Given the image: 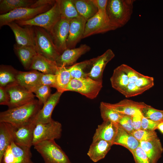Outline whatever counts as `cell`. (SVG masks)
<instances>
[{
    "instance_id": "6da1fadb",
    "label": "cell",
    "mask_w": 163,
    "mask_h": 163,
    "mask_svg": "<svg viewBox=\"0 0 163 163\" xmlns=\"http://www.w3.org/2000/svg\"><path fill=\"white\" fill-rule=\"evenodd\" d=\"M42 104L34 99L21 106L8 109L0 113V122L9 123L18 126L34 121Z\"/></svg>"
},
{
    "instance_id": "7a4b0ae2",
    "label": "cell",
    "mask_w": 163,
    "mask_h": 163,
    "mask_svg": "<svg viewBox=\"0 0 163 163\" xmlns=\"http://www.w3.org/2000/svg\"><path fill=\"white\" fill-rule=\"evenodd\" d=\"M134 0H109L106 13L109 23L116 29L125 25L133 12Z\"/></svg>"
},
{
    "instance_id": "3957f363",
    "label": "cell",
    "mask_w": 163,
    "mask_h": 163,
    "mask_svg": "<svg viewBox=\"0 0 163 163\" xmlns=\"http://www.w3.org/2000/svg\"><path fill=\"white\" fill-rule=\"evenodd\" d=\"M35 49L37 53L47 59L56 61L60 55L49 33L43 28L32 26Z\"/></svg>"
},
{
    "instance_id": "277c9868",
    "label": "cell",
    "mask_w": 163,
    "mask_h": 163,
    "mask_svg": "<svg viewBox=\"0 0 163 163\" xmlns=\"http://www.w3.org/2000/svg\"><path fill=\"white\" fill-rule=\"evenodd\" d=\"M61 18L59 6L56 0L52 7L48 11L37 15L32 19L14 22L21 26L40 27L49 32Z\"/></svg>"
},
{
    "instance_id": "5b68a950",
    "label": "cell",
    "mask_w": 163,
    "mask_h": 163,
    "mask_svg": "<svg viewBox=\"0 0 163 163\" xmlns=\"http://www.w3.org/2000/svg\"><path fill=\"white\" fill-rule=\"evenodd\" d=\"M45 163H71L68 156L55 140H46L34 146Z\"/></svg>"
},
{
    "instance_id": "8992f818",
    "label": "cell",
    "mask_w": 163,
    "mask_h": 163,
    "mask_svg": "<svg viewBox=\"0 0 163 163\" xmlns=\"http://www.w3.org/2000/svg\"><path fill=\"white\" fill-rule=\"evenodd\" d=\"M53 5H47L34 8H21L6 14H0V27H1L11 22L25 21L32 19L37 15L48 11Z\"/></svg>"
},
{
    "instance_id": "52a82bcc",
    "label": "cell",
    "mask_w": 163,
    "mask_h": 163,
    "mask_svg": "<svg viewBox=\"0 0 163 163\" xmlns=\"http://www.w3.org/2000/svg\"><path fill=\"white\" fill-rule=\"evenodd\" d=\"M102 87V82L87 77L79 79L72 78L66 91L77 92L88 98L94 99L97 96Z\"/></svg>"
},
{
    "instance_id": "ba28073f",
    "label": "cell",
    "mask_w": 163,
    "mask_h": 163,
    "mask_svg": "<svg viewBox=\"0 0 163 163\" xmlns=\"http://www.w3.org/2000/svg\"><path fill=\"white\" fill-rule=\"evenodd\" d=\"M62 131L61 123L53 120L47 123L37 124L34 131L32 145L44 141L59 139Z\"/></svg>"
},
{
    "instance_id": "9c48e42d",
    "label": "cell",
    "mask_w": 163,
    "mask_h": 163,
    "mask_svg": "<svg viewBox=\"0 0 163 163\" xmlns=\"http://www.w3.org/2000/svg\"><path fill=\"white\" fill-rule=\"evenodd\" d=\"M10 124L14 142L21 147L30 148L33 145L34 133L36 125L35 122L18 126Z\"/></svg>"
},
{
    "instance_id": "30bf717a",
    "label": "cell",
    "mask_w": 163,
    "mask_h": 163,
    "mask_svg": "<svg viewBox=\"0 0 163 163\" xmlns=\"http://www.w3.org/2000/svg\"><path fill=\"white\" fill-rule=\"evenodd\" d=\"M9 97V109L22 106L35 99V95L18 83L6 88Z\"/></svg>"
},
{
    "instance_id": "8fae6325",
    "label": "cell",
    "mask_w": 163,
    "mask_h": 163,
    "mask_svg": "<svg viewBox=\"0 0 163 163\" xmlns=\"http://www.w3.org/2000/svg\"><path fill=\"white\" fill-rule=\"evenodd\" d=\"M70 21V20L61 18L49 32L60 55L67 49L66 41L69 33Z\"/></svg>"
},
{
    "instance_id": "7c38bea8",
    "label": "cell",
    "mask_w": 163,
    "mask_h": 163,
    "mask_svg": "<svg viewBox=\"0 0 163 163\" xmlns=\"http://www.w3.org/2000/svg\"><path fill=\"white\" fill-rule=\"evenodd\" d=\"M30 149L19 146L12 141L6 149L0 163H27L31 160Z\"/></svg>"
},
{
    "instance_id": "4fadbf2b",
    "label": "cell",
    "mask_w": 163,
    "mask_h": 163,
    "mask_svg": "<svg viewBox=\"0 0 163 163\" xmlns=\"http://www.w3.org/2000/svg\"><path fill=\"white\" fill-rule=\"evenodd\" d=\"M115 30L109 23L108 19L98 11L95 15L87 21L82 39L92 35Z\"/></svg>"
},
{
    "instance_id": "5bb4252c",
    "label": "cell",
    "mask_w": 163,
    "mask_h": 163,
    "mask_svg": "<svg viewBox=\"0 0 163 163\" xmlns=\"http://www.w3.org/2000/svg\"><path fill=\"white\" fill-rule=\"evenodd\" d=\"M115 54L112 50L109 49L101 55L94 58L91 65L90 70L87 75L94 80L102 82L104 70L107 63L114 57Z\"/></svg>"
},
{
    "instance_id": "9a60e30c",
    "label": "cell",
    "mask_w": 163,
    "mask_h": 163,
    "mask_svg": "<svg viewBox=\"0 0 163 163\" xmlns=\"http://www.w3.org/2000/svg\"><path fill=\"white\" fill-rule=\"evenodd\" d=\"M86 21L81 17L70 20L66 41L67 49L75 48L77 44L82 39Z\"/></svg>"
},
{
    "instance_id": "2e32d148",
    "label": "cell",
    "mask_w": 163,
    "mask_h": 163,
    "mask_svg": "<svg viewBox=\"0 0 163 163\" xmlns=\"http://www.w3.org/2000/svg\"><path fill=\"white\" fill-rule=\"evenodd\" d=\"M104 103L107 106L122 114L131 116L142 112L143 109L147 105L143 102L127 99L123 100L115 104L105 102Z\"/></svg>"
},
{
    "instance_id": "e0dca14e",
    "label": "cell",
    "mask_w": 163,
    "mask_h": 163,
    "mask_svg": "<svg viewBox=\"0 0 163 163\" xmlns=\"http://www.w3.org/2000/svg\"><path fill=\"white\" fill-rule=\"evenodd\" d=\"M6 25L8 26L13 32L16 44L35 48L32 26H25L22 27L14 21L9 23Z\"/></svg>"
},
{
    "instance_id": "ac0fdd59",
    "label": "cell",
    "mask_w": 163,
    "mask_h": 163,
    "mask_svg": "<svg viewBox=\"0 0 163 163\" xmlns=\"http://www.w3.org/2000/svg\"><path fill=\"white\" fill-rule=\"evenodd\" d=\"M90 49V47L85 44L81 45L77 48L67 49L56 61L57 65L58 67L72 66L81 56L89 52Z\"/></svg>"
},
{
    "instance_id": "d6986e66",
    "label": "cell",
    "mask_w": 163,
    "mask_h": 163,
    "mask_svg": "<svg viewBox=\"0 0 163 163\" xmlns=\"http://www.w3.org/2000/svg\"><path fill=\"white\" fill-rule=\"evenodd\" d=\"M62 93L57 91L55 93L50 95L35 117L34 122L36 124L47 123L53 120L51 118L53 111L59 102Z\"/></svg>"
},
{
    "instance_id": "ffe728a7",
    "label": "cell",
    "mask_w": 163,
    "mask_h": 163,
    "mask_svg": "<svg viewBox=\"0 0 163 163\" xmlns=\"http://www.w3.org/2000/svg\"><path fill=\"white\" fill-rule=\"evenodd\" d=\"M42 73L35 70L27 72L18 71L17 78V83L29 91L34 93L41 85L40 80Z\"/></svg>"
},
{
    "instance_id": "44dd1931",
    "label": "cell",
    "mask_w": 163,
    "mask_h": 163,
    "mask_svg": "<svg viewBox=\"0 0 163 163\" xmlns=\"http://www.w3.org/2000/svg\"><path fill=\"white\" fill-rule=\"evenodd\" d=\"M118 124L110 121H103L98 126L93 136L92 141L101 139L113 144L117 133Z\"/></svg>"
},
{
    "instance_id": "7402d4cb",
    "label": "cell",
    "mask_w": 163,
    "mask_h": 163,
    "mask_svg": "<svg viewBox=\"0 0 163 163\" xmlns=\"http://www.w3.org/2000/svg\"><path fill=\"white\" fill-rule=\"evenodd\" d=\"M113 144L104 140L92 141L87 155L94 162L103 159L110 150Z\"/></svg>"
},
{
    "instance_id": "603a6c76",
    "label": "cell",
    "mask_w": 163,
    "mask_h": 163,
    "mask_svg": "<svg viewBox=\"0 0 163 163\" xmlns=\"http://www.w3.org/2000/svg\"><path fill=\"white\" fill-rule=\"evenodd\" d=\"M113 144L122 146L132 153L140 145V142L118 123L117 133Z\"/></svg>"
},
{
    "instance_id": "cb8c5ba5",
    "label": "cell",
    "mask_w": 163,
    "mask_h": 163,
    "mask_svg": "<svg viewBox=\"0 0 163 163\" xmlns=\"http://www.w3.org/2000/svg\"><path fill=\"white\" fill-rule=\"evenodd\" d=\"M140 145L152 163H157L161 157L163 148L158 137L147 141H140Z\"/></svg>"
},
{
    "instance_id": "d4e9b609",
    "label": "cell",
    "mask_w": 163,
    "mask_h": 163,
    "mask_svg": "<svg viewBox=\"0 0 163 163\" xmlns=\"http://www.w3.org/2000/svg\"><path fill=\"white\" fill-rule=\"evenodd\" d=\"M58 68L55 61L37 53L33 60L30 69L38 70L43 74H55Z\"/></svg>"
},
{
    "instance_id": "484cf974",
    "label": "cell",
    "mask_w": 163,
    "mask_h": 163,
    "mask_svg": "<svg viewBox=\"0 0 163 163\" xmlns=\"http://www.w3.org/2000/svg\"><path fill=\"white\" fill-rule=\"evenodd\" d=\"M14 50L24 69H30L33 60L37 53L33 47L14 45Z\"/></svg>"
},
{
    "instance_id": "4316f807",
    "label": "cell",
    "mask_w": 163,
    "mask_h": 163,
    "mask_svg": "<svg viewBox=\"0 0 163 163\" xmlns=\"http://www.w3.org/2000/svg\"><path fill=\"white\" fill-rule=\"evenodd\" d=\"M110 81L112 87L123 94L129 81L128 77L121 65L114 69Z\"/></svg>"
},
{
    "instance_id": "83f0119b",
    "label": "cell",
    "mask_w": 163,
    "mask_h": 163,
    "mask_svg": "<svg viewBox=\"0 0 163 163\" xmlns=\"http://www.w3.org/2000/svg\"><path fill=\"white\" fill-rule=\"evenodd\" d=\"M72 1L80 16L86 21L98 12L92 0H72Z\"/></svg>"
},
{
    "instance_id": "f1b7e54d",
    "label": "cell",
    "mask_w": 163,
    "mask_h": 163,
    "mask_svg": "<svg viewBox=\"0 0 163 163\" xmlns=\"http://www.w3.org/2000/svg\"><path fill=\"white\" fill-rule=\"evenodd\" d=\"M18 71L11 66L2 65L0 67V86L6 88L17 83Z\"/></svg>"
},
{
    "instance_id": "f546056e",
    "label": "cell",
    "mask_w": 163,
    "mask_h": 163,
    "mask_svg": "<svg viewBox=\"0 0 163 163\" xmlns=\"http://www.w3.org/2000/svg\"><path fill=\"white\" fill-rule=\"evenodd\" d=\"M36 0H0V14H4L18 8L30 7Z\"/></svg>"
},
{
    "instance_id": "4dcf8cb0",
    "label": "cell",
    "mask_w": 163,
    "mask_h": 163,
    "mask_svg": "<svg viewBox=\"0 0 163 163\" xmlns=\"http://www.w3.org/2000/svg\"><path fill=\"white\" fill-rule=\"evenodd\" d=\"M13 141L10 124L0 122V161L7 147Z\"/></svg>"
},
{
    "instance_id": "1f68e13d",
    "label": "cell",
    "mask_w": 163,
    "mask_h": 163,
    "mask_svg": "<svg viewBox=\"0 0 163 163\" xmlns=\"http://www.w3.org/2000/svg\"><path fill=\"white\" fill-rule=\"evenodd\" d=\"M56 89L57 91L63 93L72 79L68 67H58L55 74Z\"/></svg>"
},
{
    "instance_id": "d6a6232c",
    "label": "cell",
    "mask_w": 163,
    "mask_h": 163,
    "mask_svg": "<svg viewBox=\"0 0 163 163\" xmlns=\"http://www.w3.org/2000/svg\"><path fill=\"white\" fill-rule=\"evenodd\" d=\"M59 6L61 18L69 20L81 17L72 0H57Z\"/></svg>"
},
{
    "instance_id": "836d02e7",
    "label": "cell",
    "mask_w": 163,
    "mask_h": 163,
    "mask_svg": "<svg viewBox=\"0 0 163 163\" xmlns=\"http://www.w3.org/2000/svg\"><path fill=\"white\" fill-rule=\"evenodd\" d=\"M94 58L74 64L68 67L72 78L79 79L87 77L86 69L92 64Z\"/></svg>"
},
{
    "instance_id": "e575fe53",
    "label": "cell",
    "mask_w": 163,
    "mask_h": 163,
    "mask_svg": "<svg viewBox=\"0 0 163 163\" xmlns=\"http://www.w3.org/2000/svg\"><path fill=\"white\" fill-rule=\"evenodd\" d=\"M100 108L101 116L103 121H110L118 124L123 115L106 105L104 102L100 103Z\"/></svg>"
},
{
    "instance_id": "d590c367",
    "label": "cell",
    "mask_w": 163,
    "mask_h": 163,
    "mask_svg": "<svg viewBox=\"0 0 163 163\" xmlns=\"http://www.w3.org/2000/svg\"><path fill=\"white\" fill-rule=\"evenodd\" d=\"M142 113L144 117L149 120L155 122H163V110L156 109L147 105L143 109Z\"/></svg>"
},
{
    "instance_id": "8d00e7d4",
    "label": "cell",
    "mask_w": 163,
    "mask_h": 163,
    "mask_svg": "<svg viewBox=\"0 0 163 163\" xmlns=\"http://www.w3.org/2000/svg\"><path fill=\"white\" fill-rule=\"evenodd\" d=\"M131 134L139 142L149 141L158 137L155 131L143 129L134 131Z\"/></svg>"
},
{
    "instance_id": "74e56055",
    "label": "cell",
    "mask_w": 163,
    "mask_h": 163,
    "mask_svg": "<svg viewBox=\"0 0 163 163\" xmlns=\"http://www.w3.org/2000/svg\"><path fill=\"white\" fill-rule=\"evenodd\" d=\"M50 88L48 85H41L34 92L41 104L43 105L47 101L51 94Z\"/></svg>"
},
{
    "instance_id": "f35d334b",
    "label": "cell",
    "mask_w": 163,
    "mask_h": 163,
    "mask_svg": "<svg viewBox=\"0 0 163 163\" xmlns=\"http://www.w3.org/2000/svg\"><path fill=\"white\" fill-rule=\"evenodd\" d=\"M136 85L145 91L152 88L154 85L153 77L142 75L135 82Z\"/></svg>"
},
{
    "instance_id": "ab89813d",
    "label": "cell",
    "mask_w": 163,
    "mask_h": 163,
    "mask_svg": "<svg viewBox=\"0 0 163 163\" xmlns=\"http://www.w3.org/2000/svg\"><path fill=\"white\" fill-rule=\"evenodd\" d=\"M131 153L135 163H152L140 145Z\"/></svg>"
},
{
    "instance_id": "60d3db41",
    "label": "cell",
    "mask_w": 163,
    "mask_h": 163,
    "mask_svg": "<svg viewBox=\"0 0 163 163\" xmlns=\"http://www.w3.org/2000/svg\"><path fill=\"white\" fill-rule=\"evenodd\" d=\"M121 65L128 77L129 83H135L143 75L127 65L122 64Z\"/></svg>"
},
{
    "instance_id": "b9f144b4",
    "label": "cell",
    "mask_w": 163,
    "mask_h": 163,
    "mask_svg": "<svg viewBox=\"0 0 163 163\" xmlns=\"http://www.w3.org/2000/svg\"><path fill=\"white\" fill-rule=\"evenodd\" d=\"M145 91L137 86L135 83H129L123 94L126 97H129L140 94Z\"/></svg>"
},
{
    "instance_id": "7bdbcfd3",
    "label": "cell",
    "mask_w": 163,
    "mask_h": 163,
    "mask_svg": "<svg viewBox=\"0 0 163 163\" xmlns=\"http://www.w3.org/2000/svg\"><path fill=\"white\" fill-rule=\"evenodd\" d=\"M132 117L123 115L118 123V124L124 129L131 134L134 131L132 126Z\"/></svg>"
},
{
    "instance_id": "ee69618b",
    "label": "cell",
    "mask_w": 163,
    "mask_h": 163,
    "mask_svg": "<svg viewBox=\"0 0 163 163\" xmlns=\"http://www.w3.org/2000/svg\"><path fill=\"white\" fill-rule=\"evenodd\" d=\"M41 85H48L50 87L56 88V76L55 74L42 73L40 80Z\"/></svg>"
},
{
    "instance_id": "f6af8a7d",
    "label": "cell",
    "mask_w": 163,
    "mask_h": 163,
    "mask_svg": "<svg viewBox=\"0 0 163 163\" xmlns=\"http://www.w3.org/2000/svg\"><path fill=\"white\" fill-rule=\"evenodd\" d=\"M160 122H155L149 120L142 115L141 123L142 128L148 130L155 131L157 129L158 125Z\"/></svg>"
},
{
    "instance_id": "bcb514c9",
    "label": "cell",
    "mask_w": 163,
    "mask_h": 163,
    "mask_svg": "<svg viewBox=\"0 0 163 163\" xmlns=\"http://www.w3.org/2000/svg\"><path fill=\"white\" fill-rule=\"evenodd\" d=\"M97 7L98 11L104 17L108 18L106 13V8L107 0H92Z\"/></svg>"
},
{
    "instance_id": "7dc6e473",
    "label": "cell",
    "mask_w": 163,
    "mask_h": 163,
    "mask_svg": "<svg viewBox=\"0 0 163 163\" xmlns=\"http://www.w3.org/2000/svg\"><path fill=\"white\" fill-rule=\"evenodd\" d=\"M142 112L138 113L132 117V126L134 131L142 129L141 126Z\"/></svg>"
},
{
    "instance_id": "c3c4849f",
    "label": "cell",
    "mask_w": 163,
    "mask_h": 163,
    "mask_svg": "<svg viewBox=\"0 0 163 163\" xmlns=\"http://www.w3.org/2000/svg\"><path fill=\"white\" fill-rule=\"evenodd\" d=\"M9 98L6 88L0 86V104L8 105L9 102Z\"/></svg>"
},
{
    "instance_id": "681fc988",
    "label": "cell",
    "mask_w": 163,
    "mask_h": 163,
    "mask_svg": "<svg viewBox=\"0 0 163 163\" xmlns=\"http://www.w3.org/2000/svg\"><path fill=\"white\" fill-rule=\"evenodd\" d=\"M56 0H38L36 2L30 7L34 8L41 6L46 5H53L55 3Z\"/></svg>"
},
{
    "instance_id": "f907efd6",
    "label": "cell",
    "mask_w": 163,
    "mask_h": 163,
    "mask_svg": "<svg viewBox=\"0 0 163 163\" xmlns=\"http://www.w3.org/2000/svg\"><path fill=\"white\" fill-rule=\"evenodd\" d=\"M157 129L160 130L163 133V122L159 123Z\"/></svg>"
},
{
    "instance_id": "816d5d0a",
    "label": "cell",
    "mask_w": 163,
    "mask_h": 163,
    "mask_svg": "<svg viewBox=\"0 0 163 163\" xmlns=\"http://www.w3.org/2000/svg\"><path fill=\"white\" fill-rule=\"evenodd\" d=\"M27 163H33L31 160L30 161H28V162H27Z\"/></svg>"
}]
</instances>
